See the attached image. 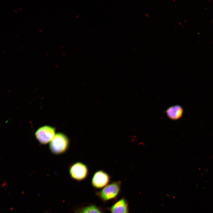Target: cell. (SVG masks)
Returning <instances> with one entry per match:
<instances>
[{
	"label": "cell",
	"mask_w": 213,
	"mask_h": 213,
	"mask_svg": "<svg viewBox=\"0 0 213 213\" xmlns=\"http://www.w3.org/2000/svg\"><path fill=\"white\" fill-rule=\"evenodd\" d=\"M70 143V139L65 134L59 133L55 134L51 141L49 149L52 153L54 154H62L68 150Z\"/></svg>",
	"instance_id": "7a4b0ae2"
},
{
	"label": "cell",
	"mask_w": 213,
	"mask_h": 213,
	"mask_svg": "<svg viewBox=\"0 0 213 213\" xmlns=\"http://www.w3.org/2000/svg\"><path fill=\"white\" fill-rule=\"evenodd\" d=\"M166 114L170 119L176 120L179 119L182 116L183 113V109L180 105H175L171 106L165 111Z\"/></svg>",
	"instance_id": "ba28073f"
},
{
	"label": "cell",
	"mask_w": 213,
	"mask_h": 213,
	"mask_svg": "<svg viewBox=\"0 0 213 213\" xmlns=\"http://www.w3.org/2000/svg\"><path fill=\"white\" fill-rule=\"evenodd\" d=\"M69 172L71 178L78 181L85 179L89 174V170L87 166L80 162L71 164L69 166Z\"/></svg>",
	"instance_id": "3957f363"
},
{
	"label": "cell",
	"mask_w": 213,
	"mask_h": 213,
	"mask_svg": "<svg viewBox=\"0 0 213 213\" xmlns=\"http://www.w3.org/2000/svg\"><path fill=\"white\" fill-rule=\"evenodd\" d=\"M55 133L54 128L45 125L40 128L36 131L35 136L40 143L45 144L51 141L55 135Z\"/></svg>",
	"instance_id": "277c9868"
},
{
	"label": "cell",
	"mask_w": 213,
	"mask_h": 213,
	"mask_svg": "<svg viewBox=\"0 0 213 213\" xmlns=\"http://www.w3.org/2000/svg\"><path fill=\"white\" fill-rule=\"evenodd\" d=\"M121 181H113L99 191H95L96 195L105 203L116 200L121 190Z\"/></svg>",
	"instance_id": "6da1fadb"
},
{
	"label": "cell",
	"mask_w": 213,
	"mask_h": 213,
	"mask_svg": "<svg viewBox=\"0 0 213 213\" xmlns=\"http://www.w3.org/2000/svg\"><path fill=\"white\" fill-rule=\"evenodd\" d=\"M73 213H104L100 207L93 204H87L78 206L73 209Z\"/></svg>",
	"instance_id": "52a82bcc"
},
{
	"label": "cell",
	"mask_w": 213,
	"mask_h": 213,
	"mask_svg": "<svg viewBox=\"0 0 213 213\" xmlns=\"http://www.w3.org/2000/svg\"><path fill=\"white\" fill-rule=\"evenodd\" d=\"M111 176L107 173L102 170L96 171L93 175L91 180L92 186L95 188H103L110 182Z\"/></svg>",
	"instance_id": "5b68a950"
},
{
	"label": "cell",
	"mask_w": 213,
	"mask_h": 213,
	"mask_svg": "<svg viewBox=\"0 0 213 213\" xmlns=\"http://www.w3.org/2000/svg\"><path fill=\"white\" fill-rule=\"evenodd\" d=\"M106 209L111 213H129V212L128 202L124 197L117 201Z\"/></svg>",
	"instance_id": "8992f818"
}]
</instances>
